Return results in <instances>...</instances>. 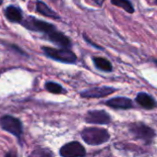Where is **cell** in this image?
Here are the masks:
<instances>
[{
	"mask_svg": "<svg viewBox=\"0 0 157 157\" xmlns=\"http://www.w3.org/2000/svg\"><path fill=\"white\" fill-rule=\"evenodd\" d=\"M82 140L90 145H100L105 144L110 139L109 132L100 128H86L81 132Z\"/></svg>",
	"mask_w": 157,
	"mask_h": 157,
	"instance_id": "1",
	"label": "cell"
},
{
	"mask_svg": "<svg viewBox=\"0 0 157 157\" xmlns=\"http://www.w3.org/2000/svg\"><path fill=\"white\" fill-rule=\"evenodd\" d=\"M42 49L43 52L53 60L65 63H74L77 61L76 54L69 49H66V48L56 49L51 47H43Z\"/></svg>",
	"mask_w": 157,
	"mask_h": 157,
	"instance_id": "2",
	"label": "cell"
},
{
	"mask_svg": "<svg viewBox=\"0 0 157 157\" xmlns=\"http://www.w3.org/2000/svg\"><path fill=\"white\" fill-rule=\"evenodd\" d=\"M20 23L27 29H30L32 31H37V32H42L46 35H48L49 33H51L52 31L56 29L55 25L45 22L41 19H37L33 17H28L27 18L22 19V21Z\"/></svg>",
	"mask_w": 157,
	"mask_h": 157,
	"instance_id": "3",
	"label": "cell"
},
{
	"mask_svg": "<svg viewBox=\"0 0 157 157\" xmlns=\"http://www.w3.org/2000/svg\"><path fill=\"white\" fill-rule=\"evenodd\" d=\"M0 126L4 131L7 132L17 137H19L22 134V124H21L20 121L12 116L6 115V116L1 117L0 118Z\"/></svg>",
	"mask_w": 157,
	"mask_h": 157,
	"instance_id": "4",
	"label": "cell"
},
{
	"mask_svg": "<svg viewBox=\"0 0 157 157\" xmlns=\"http://www.w3.org/2000/svg\"><path fill=\"white\" fill-rule=\"evenodd\" d=\"M59 154L62 157H84L86 151L79 142H70L60 148Z\"/></svg>",
	"mask_w": 157,
	"mask_h": 157,
	"instance_id": "5",
	"label": "cell"
},
{
	"mask_svg": "<svg viewBox=\"0 0 157 157\" xmlns=\"http://www.w3.org/2000/svg\"><path fill=\"white\" fill-rule=\"evenodd\" d=\"M130 131L138 139H141L146 143H151L155 134L153 129L143 123H135L131 125Z\"/></svg>",
	"mask_w": 157,
	"mask_h": 157,
	"instance_id": "6",
	"label": "cell"
},
{
	"mask_svg": "<svg viewBox=\"0 0 157 157\" xmlns=\"http://www.w3.org/2000/svg\"><path fill=\"white\" fill-rule=\"evenodd\" d=\"M85 121L93 124H108L111 121V118L105 110H91L87 112Z\"/></svg>",
	"mask_w": 157,
	"mask_h": 157,
	"instance_id": "7",
	"label": "cell"
},
{
	"mask_svg": "<svg viewBox=\"0 0 157 157\" xmlns=\"http://www.w3.org/2000/svg\"><path fill=\"white\" fill-rule=\"evenodd\" d=\"M115 91H116L115 88L109 87V86L93 87V88L83 91L81 94V97L84 98H99L107 97V96L113 94Z\"/></svg>",
	"mask_w": 157,
	"mask_h": 157,
	"instance_id": "8",
	"label": "cell"
},
{
	"mask_svg": "<svg viewBox=\"0 0 157 157\" xmlns=\"http://www.w3.org/2000/svg\"><path fill=\"white\" fill-rule=\"evenodd\" d=\"M47 39L56 43V45L60 46V47H63V48H66V49H68L71 47V41L62 32L60 31H57L56 29L52 31L51 33H49L47 36Z\"/></svg>",
	"mask_w": 157,
	"mask_h": 157,
	"instance_id": "9",
	"label": "cell"
},
{
	"mask_svg": "<svg viewBox=\"0 0 157 157\" xmlns=\"http://www.w3.org/2000/svg\"><path fill=\"white\" fill-rule=\"evenodd\" d=\"M105 105H107L110 108L117 109H131L133 107V103L130 98H122V97L114 98L112 99H109V100L105 101Z\"/></svg>",
	"mask_w": 157,
	"mask_h": 157,
	"instance_id": "10",
	"label": "cell"
},
{
	"mask_svg": "<svg viewBox=\"0 0 157 157\" xmlns=\"http://www.w3.org/2000/svg\"><path fill=\"white\" fill-rule=\"evenodd\" d=\"M137 103L146 109H153L156 107V102L152 96L147 93H139L136 97Z\"/></svg>",
	"mask_w": 157,
	"mask_h": 157,
	"instance_id": "11",
	"label": "cell"
},
{
	"mask_svg": "<svg viewBox=\"0 0 157 157\" xmlns=\"http://www.w3.org/2000/svg\"><path fill=\"white\" fill-rule=\"evenodd\" d=\"M5 15H6V17L11 22L20 23L23 19L21 10L18 6H7L5 10Z\"/></svg>",
	"mask_w": 157,
	"mask_h": 157,
	"instance_id": "12",
	"label": "cell"
},
{
	"mask_svg": "<svg viewBox=\"0 0 157 157\" xmlns=\"http://www.w3.org/2000/svg\"><path fill=\"white\" fill-rule=\"evenodd\" d=\"M36 11L39 12L40 14L47 17H51V18H55V19H59L60 18L59 15L56 11L51 9L45 3H43L42 1H37L36 2Z\"/></svg>",
	"mask_w": 157,
	"mask_h": 157,
	"instance_id": "13",
	"label": "cell"
},
{
	"mask_svg": "<svg viewBox=\"0 0 157 157\" xmlns=\"http://www.w3.org/2000/svg\"><path fill=\"white\" fill-rule=\"evenodd\" d=\"M94 65L96 66V68H98L101 71L104 72H111L113 70V66L111 64V63L103 57H93V59Z\"/></svg>",
	"mask_w": 157,
	"mask_h": 157,
	"instance_id": "14",
	"label": "cell"
},
{
	"mask_svg": "<svg viewBox=\"0 0 157 157\" xmlns=\"http://www.w3.org/2000/svg\"><path fill=\"white\" fill-rule=\"evenodd\" d=\"M111 3L118 7L123 8L126 12L130 14L134 13V7L130 0H111Z\"/></svg>",
	"mask_w": 157,
	"mask_h": 157,
	"instance_id": "15",
	"label": "cell"
},
{
	"mask_svg": "<svg viewBox=\"0 0 157 157\" xmlns=\"http://www.w3.org/2000/svg\"><path fill=\"white\" fill-rule=\"evenodd\" d=\"M45 89L48 92L53 93V94H63V93H65V89L60 85H58L57 83H55V82H47L45 84Z\"/></svg>",
	"mask_w": 157,
	"mask_h": 157,
	"instance_id": "16",
	"label": "cell"
},
{
	"mask_svg": "<svg viewBox=\"0 0 157 157\" xmlns=\"http://www.w3.org/2000/svg\"><path fill=\"white\" fill-rule=\"evenodd\" d=\"M30 157H54V155L49 149L40 148V149L34 150L31 154Z\"/></svg>",
	"mask_w": 157,
	"mask_h": 157,
	"instance_id": "17",
	"label": "cell"
},
{
	"mask_svg": "<svg viewBox=\"0 0 157 157\" xmlns=\"http://www.w3.org/2000/svg\"><path fill=\"white\" fill-rule=\"evenodd\" d=\"M5 157H17V153L14 152V151H10V152H8V153L6 155V156Z\"/></svg>",
	"mask_w": 157,
	"mask_h": 157,
	"instance_id": "18",
	"label": "cell"
},
{
	"mask_svg": "<svg viewBox=\"0 0 157 157\" xmlns=\"http://www.w3.org/2000/svg\"><path fill=\"white\" fill-rule=\"evenodd\" d=\"M98 6H102L103 4H104V2H105V0H93Z\"/></svg>",
	"mask_w": 157,
	"mask_h": 157,
	"instance_id": "19",
	"label": "cell"
},
{
	"mask_svg": "<svg viewBox=\"0 0 157 157\" xmlns=\"http://www.w3.org/2000/svg\"><path fill=\"white\" fill-rule=\"evenodd\" d=\"M2 4H3V0H0V6H1Z\"/></svg>",
	"mask_w": 157,
	"mask_h": 157,
	"instance_id": "20",
	"label": "cell"
},
{
	"mask_svg": "<svg viewBox=\"0 0 157 157\" xmlns=\"http://www.w3.org/2000/svg\"><path fill=\"white\" fill-rule=\"evenodd\" d=\"M155 63H156V64H157V61H155Z\"/></svg>",
	"mask_w": 157,
	"mask_h": 157,
	"instance_id": "21",
	"label": "cell"
},
{
	"mask_svg": "<svg viewBox=\"0 0 157 157\" xmlns=\"http://www.w3.org/2000/svg\"><path fill=\"white\" fill-rule=\"evenodd\" d=\"M54 1H56V0H54Z\"/></svg>",
	"mask_w": 157,
	"mask_h": 157,
	"instance_id": "22",
	"label": "cell"
}]
</instances>
